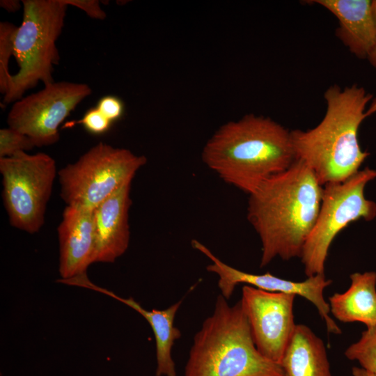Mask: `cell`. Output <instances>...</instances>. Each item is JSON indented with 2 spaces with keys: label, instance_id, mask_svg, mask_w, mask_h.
<instances>
[{
  "label": "cell",
  "instance_id": "15",
  "mask_svg": "<svg viewBox=\"0 0 376 376\" xmlns=\"http://www.w3.org/2000/svg\"><path fill=\"white\" fill-rule=\"evenodd\" d=\"M311 2L324 7L337 18V37L355 56L367 59L376 42L371 1L315 0Z\"/></svg>",
  "mask_w": 376,
  "mask_h": 376
},
{
  "label": "cell",
  "instance_id": "6",
  "mask_svg": "<svg viewBox=\"0 0 376 376\" xmlns=\"http://www.w3.org/2000/svg\"><path fill=\"white\" fill-rule=\"evenodd\" d=\"M147 162L126 148L100 142L74 163L58 171L61 196L66 205L94 210L125 185Z\"/></svg>",
  "mask_w": 376,
  "mask_h": 376
},
{
  "label": "cell",
  "instance_id": "13",
  "mask_svg": "<svg viewBox=\"0 0 376 376\" xmlns=\"http://www.w3.org/2000/svg\"><path fill=\"white\" fill-rule=\"evenodd\" d=\"M129 183L101 203L94 210V263H113L127 251L130 239Z\"/></svg>",
  "mask_w": 376,
  "mask_h": 376
},
{
  "label": "cell",
  "instance_id": "9",
  "mask_svg": "<svg viewBox=\"0 0 376 376\" xmlns=\"http://www.w3.org/2000/svg\"><path fill=\"white\" fill-rule=\"evenodd\" d=\"M91 93L84 83L54 81L15 102L8 125L30 137L36 147L53 145L59 141L60 125Z\"/></svg>",
  "mask_w": 376,
  "mask_h": 376
},
{
  "label": "cell",
  "instance_id": "4",
  "mask_svg": "<svg viewBox=\"0 0 376 376\" xmlns=\"http://www.w3.org/2000/svg\"><path fill=\"white\" fill-rule=\"evenodd\" d=\"M185 376L286 375L280 364L257 350L241 301L230 306L219 295L212 314L194 336Z\"/></svg>",
  "mask_w": 376,
  "mask_h": 376
},
{
  "label": "cell",
  "instance_id": "20",
  "mask_svg": "<svg viewBox=\"0 0 376 376\" xmlns=\"http://www.w3.org/2000/svg\"><path fill=\"white\" fill-rule=\"evenodd\" d=\"M36 147L27 135L11 127L0 130V158L10 157L19 152H27Z\"/></svg>",
  "mask_w": 376,
  "mask_h": 376
},
{
  "label": "cell",
  "instance_id": "28",
  "mask_svg": "<svg viewBox=\"0 0 376 376\" xmlns=\"http://www.w3.org/2000/svg\"><path fill=\"white\" fill-rule=\"evenodd\" d=\"M371 11L373 21L376 26V0L371 1Z\"/></svg>",
  "mask_w": 376,
  "mask_h": 376
},
{
  "label": "cell",
  "instance_id": "10",
  "mask_svg": "<svg viewBox=\"0 0 376 376\" xmlns=\"http://www.w3.org/2000/svg\"><path fill=\"white\" fill-rule=\"evenodd\" d=\"M295 297L249 285L242 289L240 301L257 350L280 365L297 325L293 314Z\"/></svg>",
  "mask_w": 376,
  "mask_h": 376
},
{
  "label": "cell",
  "instance_id": "18",
  "mask_svg": "<svg viewBox=\"0 0 376 376\" xmlns=\"http://www.w3.org/2000/svg\"><path fill=\"white\" fill-rule=\"evenodd\" d=\"M345 356L349 360L358 361L361 368L376 375V326L363 331L359 340L346 349Z\"/></svg>",
  "mask_w": 376,
  "mask_h": 376
},
{
  "label": "cell",
  "instance_id": "3",
  "mask_svg": "<svg viewBox=\"0 0 376 376\" xmlns=\"http://www.w3.org/2000/svg\"><path fill=\"white\" fill-rule=\"evenodd\" d=\"M326 112L312 129L290 131L296 159L305 162L324 186L345 180L359 171L370 153L362 150L358 133L373 97L357 84L329 86Z\"/></svg>",
  "mask_w": 376,
  "mask_h": 376
},
{
  "label": "cell",
  "instance_id": "12",
  "mask_svg": "<svg viewBox=\"0 0 376 376\" xmlns=\"http://www.w3.org/2000/svg\"><path fill=\"white\" fill-rule=\"evenodd\" d=\"M61 279L86 273L94 263L95 231L93 210L66 205L57 228Z\"/></svg>",
  "mask_w": 376,
  "mask_h": 376
},
{
  "label": "cell",
  "instance_id": "14",
  "mask_svg": "<svg viewBox=\"0 0 376 376\" xmlns=\"http://www.w3.org/2000/svg\"><path fill=\"white\" fill-rule=\"evenodd\" d=\"M72 285L91 289L107 295L132 308L141 315L150 325L155 339L157 368L156 376H176L172 348L176 340L181 337V332L174 326L175 315L180 308L182 299L164 310H146L132 297L123 298L106 288L95 285L84 274L74 278Z\"/></svg>",
  "mask_w": 376,
  "mask_h": 376
},
{
  "label": "cell",
  "instance_id": "8",
  "mask_svg": "<svg viewBox=\"0 0 376 376\" xmlns=\"http://www.w3.org/2000/svg\"><path fill=\"white\" fill-rule=\"evenodd\" d=\"M2 198L10 224L33 234L45 223V215L58 171L48 154L19 152L0 158Z\"/></svg>",
  "mask_w": 376,
  "mask_h": 376
},
{
  "label": "cell",
  "instance_id": "7",
  "mask_svg": "<svg viewBox=\"0 0 376 376\" xmlns=\"http://www.w3.org/2000/svg\"><path fill=\"white\" fill-rule=\"evenodd\" d=\"M375 178L376 170L365 167L345 180L323 186L320 210L300 257L307 277L324 274L330 246L341 230L376 217V203L364 195L366 185Z\"/></svg>",
  "mask_w": 376,
  "mask_h": 376
},
{
  "label": "cell",
  "instance_id": "19",
  "mask_svg": "<svg viewBox=\"0 0 376 376\" xmlns=\"http://www.w3.org/2000/svg\"><path fill=\"white\" fill-rule=\"evenodd\" d=\"M17 26L8 22H0V92L4 95L9 87L12 75L9 61L14 54V38Z\"/></svg>",
  "mask_w": 376,
  "mask_h": 376
},
{
  "label": "cell",
  "instance_id": "26",
  "mask_svg": "<svg viewBox=\"0 0 376 376\" xmlns=\"http://www.w3.org/2000/svg\"><path fill=\"white\" fill-rule=\"evenodd\" d=\"M367 60L370 65L376 70V42L368 55Z\"/></svg>",
  "mask_w": 376,
  "mask_h": 376
},
{
  "label": "cell",
  "instance_id": "2",
  "mask_svg": "<svg viewBox=\"0 0 376 376\" xmlns=\"http://www.w3.org/2000/svg\"><path fill=\"white\" fill-rule=\"evenodd\" d=\"M202 159L226 183L247 194L296 160L290 132L269 118L248 114L221 126Z\"/></svg>",
  "mask_w": 376,
  "mask_h": 376
},
{
  "label": "cell",
  "instance_id": "21",
  "mask_svg": "<svg viewBox=\"0 0 376 376\" xmlns=\"http://www.w3.org/2000/svg\"><path fill=\"white\" fill-rule=\"evenodd\" d=\"M81 124L88 132L93 134H102L111 127L112 123L105 117L96 107L89 109L83 117L72 123V125Z\"/></svg>",
  "mask_w": 376,
  "mask_h": 376
},
{
  "label": "cell",
  "instance_id": "22",
  "mask_svg": "<svg viewBox=\"0 0 376 376\" xmlns=\"http://www.w3.org/2000/svg\"><path fill=\"white\" fill-rule=\"evenodd\" d=\"M112 123L120 119L124 112V104L120 98L114 95L102 97L95 107Z\"/></svg>",
  "mask_w": 376,
  "mask_h": 376
},
{
  "label": "cell",
  "instance_id": "24",
  "mask_svg": "<svg viewBox=\"0 0 376 376\" xmlns=\"http://www.w3.org/2000/svg\"><path fill=\"white\" fill-rule=\"evenodd\" d=\"M0 6L9 13L17 12L20 8H23L22 2L18 0H1Z\"/></svg>",
  "mask_w": 376,
  "mask_h": 376
},
{
  "label": "cell",
  "instance_id": "17",
  "mask_svg": "<svg viewBox=\"0 0 376 376\" xmlns=\"http://www.w3.org/2000/svg\"><path fill=\"white\" fill-rule=\"evenodd\" d=\"M286 376H331L323 341L304 324H297L281 362Z\"/></svg>",
  "mask_w": 376,
  "mask_h": 376
},
{
  "label": "cell",
  "instance_id": "25",
  "mask_svg": "<svg viewBox=\"0 0 376 376\" xmlns=\"http://www.w3.org/2000/svg\"><path fill=\"white\" fill-rule=\"evenodd\" d=\"M353 376H376V375L369 373L361 367L354 366L352 369Z\"/></svg>",
  "mask_w": 376,
  "mask_h": 376
},
{
  "label": "cell",
  "instance_id": "11",
  "mask_svg": "<svg viewBox=\"0 0 376 376\" xmlns=\"http://www.w3.org/2000/svg\"><path fill=\"white\" fill-rule=\"evenodd\" d=\"M191 244L211 260V264L206 269L217 275L218 288L221 295L226 299L230 298L235 287L241 283L268 292L301 296L315 306L329 333H341L340 329L330 316L329 304L324 297V289L331 284V280L326 279L324 274L307 277L303 281H292L276 276L269 272L263 274L248 273L224 263L199 241L193 240Z\"/></svg>",
  "mask_w": 376,
  "mask_h": 376
},
{
  "label": "cell",
  "instance_id": "5",
  "mask_svg": "<svg viewBox=\"0 0 376 376\" xmlns=\"http://www.w3.org/2000/svg\"><path fill=\"white\" fill-rule=\"evenodd\" d=\"M22 22L14 38L18 72L12 76L3 102L22 98L39 82H54V66L60 60L56 41L64 27L68 6L63 0H22Z\"/></svg>",
  "mask_w": 376,
  "mask_h": 376
},
{
  "label": "cell",
  "instance_id": "16",
  "mask_svg": "<svg viewBox=\"0 0 376 376\" xmlns=\"http://www.w3.org/2000/svg\"><path fill=\"white\" fill-rule=\"evenodd\" d=\"M350 277L351 283L345 292L329 297L330 313L344 323L376 326V272H355Z\"/></svg>",
  "mask_w": 376,
  "mask_h": 376
},
{
  "label": "cell",
  "instance_id": "23",
  "mask_svg": "<svg viewBox=\"0 0 376 376\" xmlns=\"http://www.w3.org/2000/svg\"><path fill=\"white\" fill-rule=\"evenodd\" d=\"M68 6L77 7L88 16L93 19L104 20L107 14L100 6V1L97 0H63Z\"/></svg>",
  "mask_w": 376,
  "mask_h": 376
},
{
  "label": "cell",
  "instance_id": "27",
  "mask_svg": "<svg viewBox=\"0 0 376 376\" xmlns=\"http://www.w3.org/2000/svg\"><path fill=\"white\" fill-rule=\"evenodd\" d=\"M376 113V97L372 99L366 110L367 117Z\"/></svg>",
  "mask_w": 376,
  "mask_h": 376
},
{
  "label": "cell",
  "instance_id": "1",
  "mask_svg": "<svg viewBox=\"0 0 376 376\" xmlns=\"http://www.w3.org/2000/svg\"><path fill=\"white\" fill-rule=\"evenodd\" d=\"M322 190L310 167L296 159L249 195L247 219L262 244L260 267L276 257H301L320 210Z\"/></svg>",
  "mask_w": 376,
  "mask_h": 376
}]
</instances>
